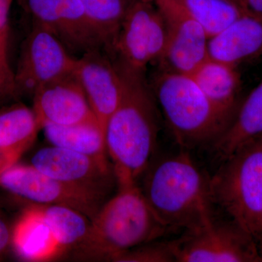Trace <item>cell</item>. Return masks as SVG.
<instances>
[{
  "instance_id": "obj_1",
  "label": "cell",
  "mask_w": 262,
  "mask_h": 262,
  "mask_svg": "<svg viewBox=\"0 0 262 262\" xmlns=\"http://www.w3.org/2000/svg\"><path fill=\"white\" fill-rule=\"evenodd\" d=\"M117 68L123 81V92L118 107L106 123L105 142L115 180L118 186H125L136 184L149 168L158 138V115L144 75Z\"/></svg>"
},
{
  "instance_id": "obj_2",
  "label": "cell",
  "mask_w": 262,
  "mask_h": 262,
  "mask_svg": "<svg viewBox=\"0 0 262 262\" xmlns=\"http://www.w3.org/2000/svg\"><path fill=\"white\" fill-rule=\"evenodd\" d=\"M155 214L170 230H193L215 218L210 178L187 150L155 164L141 189Z\"/></svg>"
},
{
  "instance_id": "obj_3",
  "label": "cell",
  "mask_w": 262,
  "mask_h": 262,
  "mask_svg": "<svg viewBox=\"0 0 262 262\" xmlns=\"http://www.w3.org/2000/svg\"><path fill=\"white\" fill-rule=\"evenodd\" d=\"M170 230L151 209L136 184L119 186L91 221L87 237L75 255L80 259L115 261L117 256L163 237Z\"/></svg>"
},
{
  "instance_id": "obj_4",
  "label": "cell",
  "mask_w": 262,
  "mask_h": 262,
  "mask_svg": "<svg viewBox=\"0 0 262 262\" xmlns=\"http://www.w3.org/2000/svg\"><path fill=\"white\" fill-rule=\"evenodd\" d=\"M153 96L183 150L213 144L232 121L189 75L164 70L155 79Z\"/></svg>"
},
{
  "instance_id": "obj_5",
  "label": "cell",
  "mask_w": 262,
  "mask_h": 262,
  "mask_svg": "<svg viewBox=\"0 0 262 262\" xmlns=\"http://www.w3.org/2000/svg\"><path fill=\"white\" fill-rule=\"evenodd\" d=\"M210 187L213 204L252 236L262 239V134L223 160Z\"/></svg>"
},
{
  "instance_id": "obj_6",
  "label": "cell",
  "mask_w": 262,
  "mask_h": 262,
  "mask_svg": "<svg viewBox=\"0 0 262 262\" xmlns=\"http://www.w3.org/2000/svg\"><path fill=\"white\" fill-rule=\"evenodd\" d=\"M167 36L166 24L155 3L134 0L108 54L119 68L144 75L147 66L163 56Z\"/></svg>"
},
{
  "instance_id": "obj_7",
  "label": "cell",
  "mask_w": 262,
  "mask_h": 262,
  "mask_svg": "<svg viewBox=\"0 0 262 262\" xmlns=\"http://www.w3.org/2000/svg\"><path fill=\"white\" fill-rule=\"evenodd\" d=\"M176 262H261L257 242L237 224L213 219L171 241Z\"/></svg>"
},
{
  "instance_id": "obj_8",
  "label": "cell",
  "mask_w": 262,
  "mask_h": 262,
  "mask_svg": "<svg viewBox=\"0 0 262 262\" xmlns=\"http://www.w3.org/2000/svg\"><path fill=\"white\" fill-rule=\"evenodd\" d=\"M0 187L33 204L74 208L92 220L106 194L51 178L32 165L15 164L0 174Z\"/></svg>"
},
{
  "instance_id": "obj_9",
  "label": "cell",
  "mask_w": 262,
  "mask_h": 262,
  "mask_svg": "<svg viewBox=\"0 0 262 262\" xmlns=\"http://www.w3.org/2000/svg\"><path fill=\"white\" fill-rule=\"evenodd\" d=\"M76 61L58 38L32 24L22 44L15 72L19 96L32 98L42 86L73 73Z\"/></svg>"
},
{
  "instance_id": "obj_10",
  "label": "cell",
  "mask_w": 262,
  "mask_h": 262,
  "mask_svg": "<svg viewBox=\"0 0 262 262\" xmlns=\"http://www.w3.org/2000/svg\"><path fill=\"white\" fill-rule=\"evenodd\" d=\"M34 25L47 29L70 53L82 56L94 49L106 51L80 0H18Z\"/></svg>"
},
{
  "instance_id": "obj_11",
  "label": "cell",
  "mask_w": 262,
  "mask_h": 262,
  "mask_svg": "<svg viewBox=\"0 0 262 262\" xmlns=\"http://www.w3.org/2000/svg\"><path fill=\"white\" fill-rule=\"evenodd\" d=\"M166 24L167 43L160 62L164 70L190 75L208 56L209 38L175 0H151Z\"/></svg>"
},
{
  "instance_id": "obj_12",
  "label": "cell",
  "mask_w": 262,
  "mask_h": 262,
  "mask_svg": "<svg viewBox=\"0 0 262 262\" xmlns=\"http://www.w3.org/2000/svg\"><path fill=\"white\" fill-rule=\"evenodd\" d=\"M74 73L105 134L108 118L121 101L123 81L120 71L107 52L94 49L77 58Z\"/></svg>"
},
{
  "instance_id": "obj_13",
  "label": "cell",
  "mask_w": 262,
  "mask_h": 262,
  "mask_svg": "<svg viewBox=\"0 0 262 262\" xmlns=\"http://www.w3.org/2000/svg\"><path fill=\"white\" fill-rule=\"evenodd\" d=\"M31 165L51 178L106 195L115 179L108 161L53 145L36 151Z\"/></svg>"
},
{
  "instance_id": "obj_14",
  "label": "cell",
  "mask_w": 262,
  "mask_h": 262,
  "mask_svg": "<svg viewBox=\"0 0 262 262\" xmlns=\"http://www.w3.org/2000/svg\"><path fill=\"white\" fill-rule=\"evenodd\" d=\"M32 98V108L41 127L45 124L72 125L97 121L74 72L42 86Z\"/></svg>"
},
{
  "instance_id": "obj_15",
  "label": "cell",
  "mask_w": 262,
  "mask_h": 262,
  "mask_svg": "<svg viewBox=\"0 0 262 262\" xmlns=\"http://www.w3.org/2000/svg\"><path fill=\"white\" fill-rule=\"evenodd\" d=\"M208 56L237 67L262 57V17L244 13L208 40Z\"/></svg>"
},
{
  "instance_id": "obj_16",
  "label": "cell",
  "mask_w": 262,
  "mask_h": 262,
  "mask_svg": "<svg viewBox=\"0 0 262 262\" xmlns=\"http://www.w3.org/2000/svg\"><path fill=\"white\" fill-rule=\"evenodd\" d=\"M40 130L33 108L16 103L0 110V174L17 163Z\"/></svg>"
},
{
  "instance_id": "obj_17",
  "label": "cell",
  "mask_w": 262,
  "mask_h": 262,
  "mask_svg": "<svg viewBox=\"0 0 262 262\" xmlns=\"http://www.w3.org/2000/svg\"><path fill=\"white\" fill-rule=\"evenodd\" d=\"M16 254L28 261H47L61 256L51 228L37 205L24 210L12 231Z\"/></svg>"
},
{
  "instance_id": "obj_18",
  "label": "cell",
  "mask_w": 262,
  "mask_h": 262,
  "mask_svg": "<svg viewBox=\"0 0 262 262\" xmlns=\"http://www.w3.org/2000/svg\"><path fill=\"white\" fill-rule=\"evenodd\" d=\"M189 76L208 99L232 120L239 106L241 77L237 67L208 57Z\"/></svg>"
},
{
  "instance_id": "obj_19",
  "label": "cell",
  "mask_w": 262,
  "mask_h": 262,
  "mask_svg": "<svg viewBox=\"0 0 262 262\" xmlns=\"http://www.w3.org/2000/svg\"><path fill=\"white\" fill-rule=\"evenodd\" d=\"M42 130L51 145L108 161L104 131L97 121L72 125L45 124Z\"/></svg>"
},
{
  "instance_id": "obj_20",
  "label": "cell",
  "mask_w": 262,
  "mask_h": 262,
  "mask_svg": "<svg viewBox=\"0 0 262 262\" xmlns=\"http://www.w3.org/2000/svg\"><path fill=\"white\" fill-rule=\"evenodd\" d=\"M37 206L51 228L61 255L74 251L87 237L91 220L80 211L57 205Z\"/></svg>"
},
{
  "instance_id": "obj_21",
  "label": "cell",
  "mask_w": 262,
  "mask_h": 262,
  "mask_svg": "<svg viewBox=\"0 0 262 262\" xmlns=\"http://www.w3.org/2000/svg\"><path fill=\"white\" fill-rule=\"evenodd\" d=\"M262 134V81L238 106L224 133L227 147L236 149Z\"/></svg>"
},
{
  "instance_id": "obj_22",
  "label": "cell",
  "mask_w": 262,
  "mask_h": 262,
  "mask_svg": "<svg viewBox=\"0 0 262 262\" xmlns=\"http://www.w3.org/2000/svg\"><path fill=\"white\" fill-rule=\"evenodd\" d=\"M194 18L209 39L225 30L244 11L227 0H175Z\"/></svg>"
},
{
  "instance_id": "obj_23",
  "label": "cell",
  "mask_w": 262,
  "mask_h": 262,
  "mask_svg": "<svg viewBox=\"0 0 262 262\" xmlns=\"http://www.w3.org/2000/svg\"><path fill=\"white\" fill-rule=\"evenodd\" d=\"M86 14L111 51L127 12L134 0H80Z\"/></svg>"
},
{
  "instance_id": "obj_24",
  "label": "cell",
  "mask_w": 262,
  "mask_h": 262,
  "mask_svg": "<svg viewBox=\"0 0 262 262\" xmlns=\"http://www.w3.org/2000/svg\"><path fill=\"white\" fill-rule=\"evenodd\" d=\"M148 243L122 253L114 261L173 262L176 261L171 241Z\"/></svg>"
},
{
  "instance_id": "obj_25",
  "label": "cell",
  "mask_w": 262,
  "mask_h": 262,
  "mask_svg": "<svg viewBox=\"0 0 262 262\" xmlns=\"http://www.w3.org/2000/svg\"><path fill=\"white\" fill-rule=\"evenodd\" d=\"M18 97L15 72L10 68L8 52L0 50V103Z\"/></svg>"
},
{
  "instance_id": "obj_26",
  "label": "cell",
  "mask_w": 262,
  "mask_h": 262,
  "mask_svg": "<svg viewBox=\"0 0 262 262\" xmlns=\"http://www.w3.org/2000/svg\"><path fill=\"white\" fill-rule=\"evenodd\" d=\"M13 0H0V50L8 52L9 15Z\"/></svg>"
},
{
  "instance_id": "obj_27",
  "label": "cell",
  "mask_w": 262,
  "mask_h": 262,
  "mask_svg": "<svg viewBox=\"0 0 262 262\" xmlns=\"http://www.w3.org/2000/svg\"><path fill=\"white\" fill-rule=\"evenodd\" d=\"M12 232L6 221L0 213V258L4 256L5 252L11 244Z\"/></svg>"
},
{
  "instance_id": "obj_28",
  "label": "cell",
  "mask_w": 262,
  "mask_h": 262,
  "mask_svg": "<svg viewBox=\"0 0 262 262\" xmlns=\"http://www.w3.org/2000/svg\"><path fill=\"white\" fill-rule=\"evenodd\" d=\"M241 3L245 13L262 17V0H241Z\"/></svg>"
},
{
  "instance_id": "obj_29",
  "label": "cell",
  "mask_w": 262,
  "mask_h": 262,
  "mask_svg": "<svg viewBox=\"0 0 262 262\" xmlns=\"http://www.w3.org/2000/svg\"><path fill=\"white\" fill-rule=\"evenodd\" d=\"M227 1L233 3V4L237 5V6L239 7V8H241V9H242V8H241V0H227Z\"/></svg>"
},
{
  "instance_id": "obj_30",
  "label": "cell",
  "mask_w": 262,
  "mask_h": 262,
  "mask_svg": "<svg viewBox=\"0 0 262 262\" xmlns=\"http://www.w3.org/2000/svg\"><path fill=\"white\" fill-rule=\"evenodd\" d=\"M258 248H259L260 253H261V256L262 258V239L261 242L258 244Z\"/></svg>"
}]
</instances>
